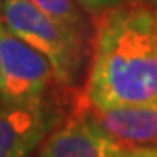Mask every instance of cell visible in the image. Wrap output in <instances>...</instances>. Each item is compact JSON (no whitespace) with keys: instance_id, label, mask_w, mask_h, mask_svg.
Segmentation results:
<instances>
[{"instance_id":"cell-10","label":"cell","mask_w":157,"mask_h":157,"mask_svg":"<svg viewBox=\"0 0 157 157\" xmlns=\"http://www.w3.org/2000/svg\"><path fill=\"white\" fill-rule=\"evenodd\" d=\"M122 2H143V4H147V2H152V0H122Z\"/></svg>"},{"instance_id":"cell-6","label":"cell","mask_w":157,"mask_h":157,"mask_svg":"<svg viewBox=\"0 0 157 157\" xmlns=\"http://www.w3.org/2000/svg\"><path fill=\"white\" fill-rule=\"evenodd\" d=\"M86 115L112 140L128 147L157 145V103L94 108L80 94Z\"/></svg>"},{"instance_id":"cell-7","label":"cell","mask_w":157,"mask_h":157,"mask_svg":"<svg viewBox=\"0 0 157 157\" xmlns=\"http://www.w3.org/2000/svg\"><path fill=\"white\" fill-rule=\"evenodd\" d=\"M45 16L93 44V28L75 0H30Z\"/></svg>"},{"instance_id":"cell-9","label":"cell","mask_w":157,"mask_h":157,"mask_svg":"<svg viewBox=\"0 0 157 157\" xmlns=\"http://www.w3.org/2000/svg\"><path fill=\"white\" fill-rule=\"evenodd\" d=\"M154 4V17H155V32H157V0H152Z\"/></svg>"},{"instance_id":"cell-8","label":"cell","mask_w":157,"mask_h":157,"mask_svg":"<svg viewBox=\"0 0 157 157\" xmlns=\"http://www.w3.org/2000/svg\"><path fill=\"white\" fill-rule=\"evenodd\" d=\"M77 2L84 7L89 14L94 16V14H100V12L110 9V7L117 6L119 2H122V0H77Z\"/></svg>"},{"instance_id":"cell-4","label":"cell","mask_w":157,"mask_h":157,"mask_svg":"<svg viewBox=\"0 0 157 157\" xmlns=\"http://www.w3.org/2000/svg\"><path fill=\"white\" fill-rule=\"evenodd\" d=\"M59 89L63 86L56 80L51 61L9 32L0 17V103L28 105Z\"/></svg>"},{"instance_id":"cell-5","label":"cell","mask_w":157,"mask_h":157,"mask_svg":"<svg viewBox=\"0 0 157 157\" xmlns=\"http://www.w3.org/2000/svg\"><path fill=\"white\" fill-rule=\"evenodd\" d=\"M37 157H157V145L128 147L112 140L86 115L78 96L70 115L42 141Z\"/></svg>"},{"instance_id":"cell-2","label":"cell","mask_w":157,"mask_h":157,"mask_svg":"<svg viewBox=\"0 0 157 157\" xmlns=\"http://www.w3.org/2000/svg\"><path fill=\"white\" fill-rule=\"evenodd\" d=\"M0 17L9 32L49 59L59 86L80 91L91 63V42L45 16L30 0H0Z\"/></svg>"},{"instance_id":"cell-1","label":"cell","mask_w":157,"mask_h":157,"mask_svg":"<svg viewBox=\"0 0 157 157\" xmlns=\"http://www.w3.org/2000/svg\"><path fill=\"white\" fill-rule=\"evenodd\" d=\"M82 98L89 107L157 103L154 9L119 2L93 16V52Z\"/></svg>"},{"instance_id":"cell-3","label":"cell","mask_w":157,"mask_h":157,"mask_svg":"<svg viewBox=\"0 0 157 157\" xmlns=\"http://www.w3.org/2000/svg\"><path fill=\"white\" fill-rule=\"evenodd\" d=\"M80 93L63 87L28 105L0 103V157H30L70 115Z\"/></svg>"}]
</instances>
